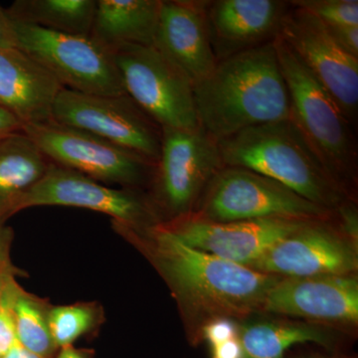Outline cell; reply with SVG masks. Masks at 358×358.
<instances>
[{"label":"cell","instance_id":"6da1fadb","mask_svg":"<svg viewBox=\"0 0 358 358\" xmlns=\"http://www.w3.org/2000/svg\"><path fill=\"white\" fill-rule=\"evenodd\" d=\"M114 227L145 254L169 285L194 345L208 320H243L260 312L266 294L281 279L193 248L160 223L141 230Z\"/></svg>","mask_w":358,"mask_h":358},{"label":"cell","instance_id":"7a4b0ae2","mask_svg":"<svg viewBox=\"0 0 358 358\" xmlns=\"http://www.w3.org/2000/svg\"><path fill=\"white\" fill-rule=\"evenodd\" d=\"M273 39L218 60L193 86L200 127L214 140L289 119L288 90Z\"/></svg>","mask_w":358,"mask_h":358},{"label":"cell","instance_id":"3957f363","mask_svg":"<svg viewBox=\"0 0 358 358\" xmlns=\"http://www.w3.org/2000/svg\"><path fill=\"white\" fill-rule=\"evenodd\" d=\"M217 143L224 166L262 174L329 210L346 201L348 192L289 120L244 129Z\"/></svg>","mask_w":358,"mask_h":358},{"label":"cell","instance_id":"277c9868","mask_svg":"<svg viewBox=\"0 0 358 358\" xmlns=\"http://www.w3.org/2000/svg\"><path fill=\"white\" fill-rule=\"evenodd\" d=\"M273 41L288 90L289 120L327 173L348 193L357 178V143L352 124L281 37L275 34Z\"/></svg>","mask_w":358,"mask_h":358},{"label":"cell","instance_id":"5b68a950","mask_svg":"<svg viewBox=\"0 0 358 358\" xmlns=\"http://www.w3.org/2000/svg\"><path fill=\"white\" fill-rule=\"evenodd\" d=\"M162 129L159 159L148 199L159 222H167L192 213L211 179L225 166L217 141L201 127Z\"/></svg>","mask_w":358,"mask_h":358},{"label":"cell","instance_id":"8992f818","mask_svg":"<svg viewBox=\"0 0 358 358\" xmlns=\"http://www.w3.org/2000/svg\"><path fill=\"white\" fill-rule=\"evenodd\" d=\"M192 213L213 222H233L275 217L324 220L331 210L262 174L225 166L211 179Z\"/></svg>","mask_w":358,"mask_h":358},{"label":"cell","instance_id":"52a82bcc","mask_svg":"<svg viewBox=\"0 0 358 358\" xmlns=\"http://www.w3.org/2000/svg\"><path fill=\"white\" fill-rule=\"evenodd\" d=\"M10 22L18 48L64 88L89 95L127 94L112 52L91 37L50 31L18 20Z\"/></svg>","mask_w":358,"mask_h":358},{"label":"cell","instance_id":"ba28073f","mask_svg":"<svg viewBox=\"0 0 358 358\" xmlns=\"http://www.w3.org/2000/svg\"><path fill=\"white\" fill-rule=\"evenodd\" d=\"M52 164L103 185L136 188L152 180L155 164L96 134L54 121L23 126Z\"/></svg>","mask_w":358,"mask_h":358},{"label":"cell","instance_id":"9c48e42d","mask_svg":"<svg viewBox=\"0 0 358 358\" xmlns=\"http://www.w3.org/2000/svg\"><path fill=\"white\" fill-rule=\"evenodd\" d=\"M124 91L160 128H200L193 85L152 45H128L113 53Z\"/></svg>","mask_w":358,"mask_h":358},{"label":"cell","instance_id":"30bf717a","mask_svg":"<svg viewBox=\"0 0 358 358\" xmlns=\"http://www.w3.org/2000/svg\"><path fill=\"white\" fill-rule=\"evenodd\" d=\"M52 121L96 134L157 164L162 129L127 94L89 95L63 88Z\"/></svg>","mask_w":358,"mask_h":358},{"label":"cell","instance_id":"8fae6325","mask_svg":"<svg viewBox=\"0 0 358 358\" xmlns=\"http://www.w3.org/2000/svg\"><path fill=\"white\" fill-rule=\"evenodd\" d=\"M36 206H66L100 212L114 223L141 230L159 223L148 197L134 188H113L72 169L52 164L43 178L13 207V215Z\"/></svg>","mask_w":358,"mask_h":358},{"label":"cell","instance_id":"7c38bea8","mask_svg":"<svg viewBox=\"0 0 358 358\" xmlns=\"http://www.w3.org/2000/svg\"><path fill=\"white\" fill-rule=\"evenodd\" d=\"M285 11L277 34L327 90L350 124L358 109V59L346 53L324 23L301 7Z\"/></svg>","mask_w":358,"mask_h":358},{"label":"cell","instance_id":"4fadbf2b","mask_svg":"<svg viewBox=\"0 0 358 358\" xmlns=\"http://www.w3.org/2000/svg\"><path fill=\"white\" fill-rule=\"evenodd\" d=\"M324 220L308 221L280 240L251 268L281 278L353 275L357 245Z\"/></svg>","mask_w":358,"mask_h":358},{"label":"cell","instance_id":"5bb4252c","mask_svg":"<svg viewBox=\"0 0 358 358\" xmlns=\"http://www.w3.org/2000/svg\"><path fill=\"white\" fill-rule=\"evenodd\" d=\"M260 313L305 320L327 329H355L357 274L281 278L266 294Z\"/></svg>","mask_w":358,"mask_h":358},{"label":"cell","instance_id":"9a60e30c","mask_svg":"<svg viewBox=\"0 0 358 358\" xmlns=\"http://www.w3.org/2000/svg\"><path fill=\"white\" fill-rule=\"evenodd\" d=\"M308 221L313 220L275 217L213 222L190 213L159 223L193 248L250 268L271 247Z\"/></svg>","mask_w":358,"mask_h":358},{"label":"cell","instance_id":"2e32d148","mask_svg":"<svg viewBox=\"0 0 358 358\" xmlns=\"http://www.w3.org/2000/svg\"><path fill=\"white\" fill-rule=\"evenodd\" d=\"M205 2L160 1L152 46L193 86L217 65L212 46Z\"/></svg>","mask_w":358,"mask_h":358},{"label":"cell","instance_id":"e0dca14e","mask_svg":"<svg viewBox=\"0 0 358 358\" xmlns=\"http://www.w3.org/2000/svg\"><path fill=\"white\" fill-rule=\"evenodd\" d=\"M64 88L50 72L18 47L0 49V107L23 126L51 121Z\"/></svg>","mask_w":358,"mask_h":358},{"label":"cell","instance_id":"ac0fdd59","mask_svg":"<svg viewBox=\"0 0 358 358\" xmlns=\"http://www.w3.org/2000/svg\"><path fill=\"white\" fill-rule=\"evenodd\" d=\"M285 4L274 0H219L206 6L212 46L226 58L275 36Z\"/></svg>","mask_w":358,"mask_h":358},{"label":"cell","instance_id":"d6986e66","mask_svg":"<svg viewBox=\"0 0 358 358\" xmlns=\"http://www.w3.org/2000/svg\"><path fill=\"white\" fill-rule=\"evenodd\" d=\"M160 0H98L90 37L112 53L154 44Z\"/></svg>","mask_w":358,"mask_h":358},{"label":"cell","instance_id":"ffe728a7","mask_svg":"<svg viewBox=\"0 0 358 358\" xmlns=\"http://www.w3.org/2000/svg\"><path fill=\"white\" fill-rule=\"evenodd\" d=\"M50 164L23 131L0 141V224L13 216L17 200L41 180Z\"/></svg>","mask_w":358,"mask_h":358},{"label":"cell","instance_id":"44dd1931","mask_svg":"<svg viewBox=\"0 0 358 358\" xmlns=\"http://www.w3.org/2000/svg\"><path fill=\"white\" fill-rule=\"evenodd\" d=\"M239 338L244 358H285L294 345L317 343L334 348L331 329L292 322H255L239 324Z\"/></svg>","mask_w":358,"mask_h":358},{"label":"cell","instance_id":"7402d4cb","mask_svg":"<svg viewBox=\"0 0 358 358\" xmlns=\"http://www.w3.org/2000/svg\"><path fill=\"white\" fill-rule=\"evenodd\" d=\"M96 0H16L6 9L10 20L50 31L90 36Z\"/></svg>","mask_w":358,"mask_h":358},{"label":"cell","instance_id":"603a6c76","mask_svg":"<svg viewBox=\"0 0 358 358\" xmlns=\"http://www.w3.org/2000/svg\"><path fill=\"white\" fill-rule=\"evenodd\" d=\"M48 305L14 282L11 312L18 343L42 358H50L57 350L48 322Z\"/></svg>","mask_w":358,"mask_h":358},{"label":"cell","instance_id":"cb8c5ba5","mask_svg":"<svg viewBox=\"0 0 358 358\" xmlns=\"http://www.w3.org/2000/svg\"><path fill=\"white\" fill-rule=\"evenodd\" d=\"M100 308L93 303L50 307L49 329L56 348L72 345L78 338L93 331L100 322Z\"/></svg>","mask_w":358,"mask_h":358},{"label":"cell","instance_id":"d4e9b609","mask_svg":"<svg viewBox=\"0 0 358 358\" xmlns=\"http://www.w3.org/2000/svg\"><path fill=\"white\" fill-rule=\"evenodd\" d=\"M291 3L313 14L329 27L358 26L357 0H300Z\"/></svg>","mask_w":358,"mask_h":358},{"label":"cell","instance_id":"484cf974","mask_svg":"<svg viewBox=\"0 0 358 358\" xmlns=\"http://www.w3.org/2000/svg\"><path fill=\"white\" fill-rule=\"evenodd\" d=\"M15 282L14 279L9 282L0 300V358L18 343L11 312V292Z\"/></svg>","mask_w":358,"mask_h":358},{"label":"cell","instance_id":"4316f807","mask_svg":"<svg viewBox=\"0 0 358 358\" xmlns=\"http://www.w3.org/2000/svg\"><path fill=\"white\" fill-rule=\"evenodd\" d=\"M239 336V324L228 317H215L205 322L200 329L199 343L204 341L209 346L218 345Z\"/></svg>","mask_w":358,"mask_h":358},{"label":"cell","instance_id":"83f0119b","mask_svg":"<svg viewBox=\"0 0 358 358\" xmlns=\"http://www.w3.org/2000/svg\"><path fill=\"white\" fill-rule=\"evenodd\" d=\"M326 26V25H324ZM327 29L336 43L350 55L358 59V26H334Z\"/></svg>","mask_w":358,"mask_h":358},{"label":"cell","instance_id":"f1b7e54d","mask_svg":"<svg viewBox=\"0 0 358 358\" xmlns=\"http://www.w3.org/2000/svg\"><path fill=\"white\" fill-rule=\"evenodd\" d=\"M336 210L339 212L341 221L339 231L350 241L357 245V211L352 206L346 205V201L338 206Z\"/></svg>","mask_w":358,"mask_h":358},{"label":"cell","instance_id":"f546056e","mask_svg":"<svg viewBox=\"0 0 358 358\" xmlns=\"http://www.w3.org/2000/svg\"><path fill=\"white\" fill-rule=\"evenodd\" d=\"M13 230L0 224V273H14L20 274L10 259V245L13 241Z\"/></svg>","mask_w":358,"mask_h":358},{"label":"cell","instance_id":"4dcf8cb0","mask_svg":"<svg viewBox=\"0 0 358 358\" xmlns=\"http://www.w3.org/2000/svg\"><path fill=\"white\" fill-rule=\"evenodd\" d=\"M209 348L211 358H244L239 336L218 345L209 346Z\"/></svg>","mask_w":358,"mask_h":358},{"label":"cell","instance_id":"1f68e13d","mask_svg":"<svg viewBox=\"0 0 358 358\" xmlns=\"http://www.w3.org/2000/svg\"><path fill=\"white\" fill-rule=\"evenodd\" d=\"M10 47H17L15 34L6 8L0 6V49Z\"/></svg>","mask_w":358,"mask_h":358},{"label":"cell","instance_id":"d6a6232c","mask_svg":"<svg viewBox=\"0 0 358 358\" xmlns=\"http://www.w3.org/2000/svg\"><path fill=\"white\" fill-rule=\"evenodd\" d=\"M21 131H23L22 122L8 110L0 107V141Z\"/></svg>","mask_w":358,"mask_h":358},{"label":"cell","instance_id":"836d02e7","mask_svg":"<svg viewBox=\"0 0 358 358\" xmlns=\"http://www.w3.org/2000/svg\"><path fill=\"white\" fill-rule=\"evenodd\" d=\"M1 358H42L40 357L39 355H35L29 350H26V348H23L22 345H20V343H16L15 345L9 350L8 352L6 353L4 357Z\"/></svg>","mask_w":358,"mask_h":358},{"label":"cell","instance_id":"e575fe53","mask_svg":"<svg viewBox=\"0 0 358 358\" xmlns=\"http://www.w3.org/2000/svg\"><path fill=\"white\" fill-rule=\"evenodd\" d=\"M56 358H90V353L69 345L60 348V352Z\"/></svg>","mask_w":358,"mask_h":358},{"label":"cell","instance_id":"d590c367","mask_svg":"<svg viewBox=\"0 0 358 358\" xmlns=\"http://www.w3.org/2000/svg\"><path fill=\"white\" fill-rule=\"evenodd\" d=\"M17 274L14 273H0V300H1L2 294L6 291V287L8 286L9 282L15 279Z\"/></svg>","mask_w":358,"mask_h":358},{"label":"cell","instance_id":"8d00e7d4","mask_svg":"<svg viewBox=\"0 0 358 358\" xmlns=\"http://www.w3.org/2000/svg\"><path fill=\"white\" fill-rule=\"evenodd\" d=\"M301 358H353L350 357H346V355H320V353H315V355H308V357Z\"/></svg>","mask_w":358,"mask_h":358}]
</instances>
